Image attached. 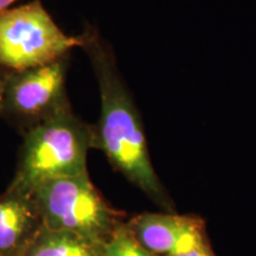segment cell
Instances as JSON below:
<instances>
[{
    "label": "cell",
    "instance_id": "7",
    "mask_svg": "<svg viewBox=\"0 0 256 256\" xmlns=\"http://www.w3.org/2000/svg\"><path fill=\"white\" fill-rule=\"evenodd\" d=\"M43 226L32 196L0 194V256H20Z\"/></svg>",
    "mask_w": 256,
    "mask_h": 256
},
{
    "label": "cell",
    "instance_id": "3",
    "mask_svg": "<svg viewBox=\"0 0 256 256\" xmlns=\"http://www.w3.org/2000/svg\"><path fill=\"white\" fill-rule=\"evenodd\" d=\"M31 196L46 228L76 234L100 247L121 224V214L108 206L88 171L48 180Z\"/></svg>",
    "mask_w": 256,
    "mask_h": 256
},
{
    "label": "cell",
    "instance_id": "8",
    "mask_svg": "<svg viewBox=\"0 0 256 256\" xmlns=\"http://www.w3.org/2000/svg\"><path fill=\"white\" fill-rule=\"evenodd\" d=\"M20 256H101L100 246L69 232L42 229Z\"/></svg>",
    "mask_w": 256,
    "mask_h": 256
},
{
    "label": "cell",
    "instance_id": "5",
    "mask_svg": "<svg viewBox=\"0 0 256 256\" xmlns=\"http://www.w3.org/2000/svg\"><path fill=\"white\" fill-rule=\"evenodd\" d=\"M69 60L70 55L37 68L10 72L0 118L24 133L69 104Z\"/></svg>",
    "mask_w": 256,
    "mask_h": 256
},
{
    "label": "cell",
    "instance_id": "6",
    "mask_svg": "<svg viewBox=\"0 0 256 256\" xmlns=\"http://www.w3.org/2000/svg\"><path fill=\"white\" fill-rule=\"evenodd\" d=\"M126 224L144 248L159 256L183 254L208 244L204 223L198 217L145 212Z\"/></svg>",
    "mask_w": 256,
    "mask_h": 256
},
{
    "label": "cell",
    "instance_id": "9",
    "mask_svg": "<svg viewBox=\"0 0 256 256\" xmlns=\"http://www.w3.org/2000/svg\"><path fill=\"white\" fill-rule=\"evenodd\" d=\"M100 252L101 256H159L144 248L126 223H121L102 243Z\"/></svg>",
    "mask_w": 256,
    "mask_h": 256
},
{
    "label": "cell",
    "instance_id": "11",
    "mask_svg": "<svg viewBox=\"0 0 256 256\" xmlns=\"http://www.w3.org/2000/svg\"><path fill=\"white\" fill-rule=\"evenodd\" d=\"M8 70L2 68L0 66V115H2V98H4V92H5V86L6 81H8Z\"/></svg>",
    "mask_w": 256,
    "mask_h": 256
},
{
    "label": "cell",
    "instance_id": "12",
    "mask_svg": "<svg viewBox=\"0 0 256 256\" xmlns=\"http://www.w3.org/2000/svg\"><path fill=\"white\" fill-rule=\"evenodd\" d=\"M17 2L18 0H0V12L11 8V6Z\"/></svg>",
    "mask_w": 256,
    "mask_h": 256
},
{
    "label": "cell",
    "instance_id": "10",
    "mask_svg": "<svg viewBox=\"0 0 256 256\" xmlns=\"http://www.w3.org/2000/svg\"><path fill=\"white\" fill-rule=\"evenodd\" d=\"M171 256H215V254L211 252L209 244H206V246H203V247L194 249V250L183 252V254L171 255Z\"/></svg>",
    "mask_w": 256,
    "mask_h": 256
},
{
    "label": "cell",
    "instance_id": "1",
    "mask_svg": "<svg viewBox=\"0 0 256 256\" xmlns=\"http://www.w3.org/2000/svg\"><path fill=\"white\" fill-rule=\"evenodd\" d=\"M78 37L100 92V118L92 124L95 150L104 152L112 166L150 200L165 210H174L152 165L142 115L124 81L113 48L92 24L86 25Z\"/></svg>",
    "mask_w": 256,
    "mask_h": 256
},
{
    "label": "cell",
    "instance_id": "2",
    "mask_svg": "<svg viewBox=\"0 0 256 256\" xmlns=\"http://www.w3.org/2000/svg\"><path fill=\"white\" fill-rule=\"evenodd\" d=\"M95 148L94 127L72 112V104L23 133L17 168L8 190L31 196L51 179L87 172V156Z\"/></svg>",
    "mask_w": 256,
    "mask_h": 256
},
{
    "label": "cell",
    "instance_id": "4",
    "mask_svg": "<svg viewBox=\"0 0 256 256\" xmlns=\"http://www.w3.org/2000/svg\"><path fill=\"white\" fill-rule=\"evenodd\" d=\"M78 46V37L64 34L42 0L0 12V66L8 72L46 66Z\"/></svg>",
    "mask_w": 256,
    "mask_h": 256
}]
</instances>
